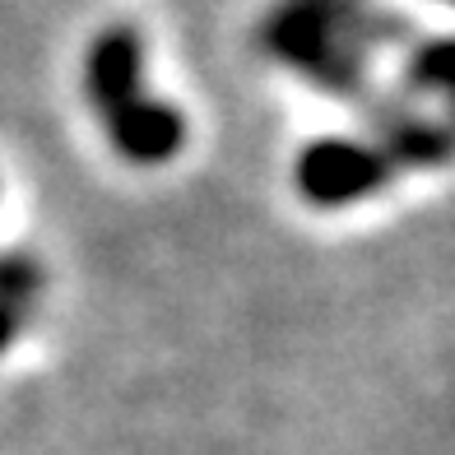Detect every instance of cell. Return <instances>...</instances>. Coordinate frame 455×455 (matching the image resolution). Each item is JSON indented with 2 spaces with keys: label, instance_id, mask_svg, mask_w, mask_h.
<instances>
[{
  "label": "cell",
  "instance_id": "6da1fadb",
  "mask_svg": "<svg viewBox=\"0 0 455 455\" xmlns=\"http://www.w3.org/2000/svg\"><path fill=\"white\" fill-rule=\"evenodd\" d=\"M256 43L302 84L358 102L371 93V56L409 43V19L377 0H279Z\"/></svg>",
  "mask_w": 455,
  "mask_h": 455
},
{
  "label": "cell",
  "instance_id": "7a4b0ae2",
  "mask_svg": "<svg viewBox=\"0 0 455 455\" xmlns=\"http://www.w3.org/2000/svg\"><path fill=\"white\" fill-rule=\"evenodd\" d=\"M400 172L367 135H316L293 158V191L312 210H348L381 196Z\"/></svg>",
  "mask_w": 455,
  "mask_h": 455
},
{
  "label": "cell",
  "instance_id": "3957f363",
  "mask_svg": "<svg viewBox=\"0 0 455 455\" xmlns=\"http://www.w3.org/2000/svg\"><path fill=\"white\" fill-rule=\"evenodd\" d=\"M102 131H108V144L116 149L121 163H131V168H163L186 144V116L168 98L135 93L131 102H121V108L102 116Z\"/></svg>",
  "mask_w": 455,
  "mask_h": 455
},
{
  "label": "cell",
  "instance_id": "277c9868",
  "mask_svg": "<svg viewBox=\"0 0 455 455\" xmlns=\"http://www.w3.org/2000/svg\"><path fill=\"white\" fill-rule=\"evenodd\" d=\"M144 93V37L135 24H108L84 52V98L98 116Z\"/></svg>",
  "mask_w": 455,
  "mask_h": 455
},
{
  "label": "cell",
  "instance_id": "5b68a950",
  "mask_svg": "<svg viewBox=\"0 0 455 455\" xmlns=\"http://www.w3.org/2000/svg\"><path fill=\"white\" fill-rule=\"evenodd\" d=\"M371 144L390 158L395 172H409V168H442L451 158V131L446 121L437 116H423L404 108V102H371Z\"/></svg>",
  "mask_w": 455,
  "mask_h": 455
},
{
  "label": "cell",
  "instance_id": "8992f818",
  "mask_svg": "<svg viewBox=\"0 0 455 455\" xmlns=\"http://www.w3.org/2000/svg\"><path fill=\"white\" fill-rule=\"evenodd\" d=\"M400 79H404L409 98H446L451 93V43L446 37H409Z\"/></svg>",
  "mask_w": 455,
  "mask_h": 455
},
{
  "label": "cell",
  "instance_id": "52a82bcc",
  "mask_svg": "<svg viewBox=\"0 0 455 455\" xmlns=\"http://www.w3.org/2000/svg\"><path fill=\"white\" fill-rule=\"evenodd\" d=\"M43 288H47V275L33 251H19V246L0 251V302L14 307V312H33Z\"/></svg>",
  "mask_w": 455,
  "mask_h": 455
},
{
  "label": "cell",
  "instance_id": "ba28073f",
  "mask_svg": "<svg viewBox=\"0 0 455 455\" xmlns=\"http://www.w3.org/2000/svg\"><path fill=\"white\" fill-rule=\"evenodd\" d=\"M24 321H28V312H14V307L0 302V358H5L14 348V339L24 335Z\"/></svg>",
  "mask_w": 455,
  "mask_h": 455
}]
</instances>
